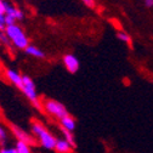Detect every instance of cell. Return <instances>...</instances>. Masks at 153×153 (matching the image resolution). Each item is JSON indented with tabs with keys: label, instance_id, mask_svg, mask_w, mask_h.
<instances>
[{
	"label": "cell",
	"instance_id": "cell-5",
	"mask_svg": "<svg viewBox=\"0 0 153 153\" xmlns=\"http://www.w3.org/2000/svg\"><path fill=\"white\" fill-rule=\"evenodd\" d=\"M63 65L69 73H76L79 71V60L72 53L63 56Z\"/></svg>",
	"mask_w": 153,
	"mask_h": 153
},
{
	"label": "cell",
	"instance_id": "cell-11",
	"mask_svg": "<svg viewBox=\"0 0 153 153\" xmlns=\"http://www.w3.org/2000/svg\"><path fill=\"white\" fill-rule=\"evenodd\" d=\"M61 125H62L63 129H66L71 132H73L75 130V120L73 119V117L69 116V114L61 119Z\"/></svg>",
	"mask_w": 153,
	"mask_h": 153
},
{
	"label": "cell",
	"instance_id": "cell-12",
	"mask_svg": "<svg viewBox=\"0 0 153 153\" xmlns=\"http://www.w3.org/2000/svg\"><path fill=\"white\" fill-rule=\"evenodd\" d=\"M15 148H16L17 153H32V151L29 148V145H27L25 142H21V141H17Z\"/></svg>",
	"mask_w": 153,
	"mask_h": 153
},
{
	"label": "cell",
	"instance_id": "cell-4",
	"mask_svg": "<svg viewBox=\"0 0 153 153\" xmlns=\"http://www.w3.org/2000/svg\"><path fill=\"white\" fill-rule=\"evenodd\" d=\"M22 82H23V86H22V91L27 96L28 100H30L33 102V105L38 108H40L39 101H38V94H36V89L34 85V82L29 78L28 75H22Z\"/></svg>",
	"mask_w": 153,
	"mask_h": 153
},
{
	"label": "cell",
	"instance_id": "cell-1",
	"mask_svg": "<svg viewBox=\"0 0 153 153\" xmlns=\"http://www.w3.org/2000/svg\"><path fill=\"white\" fill-rule=\"evenodd\" d=\"M5 33L9 36V39L11 40V43L15 45V48L25 50L29 45L28 38H27L26 33L23 32V29L20 26H17V25L6 26L5 27Z\"/></svg>",
	"mask_w": 153,
	"mask_h": 153
},
{
	"label": "cell",
	"instance_id": "cell-20",
	"mask_svg": "<svg viewBox=\"0 0 153 153\" xmlns=\"http://www.w3.org/2000/svg\"><path fill=\"white\" fill-rule=\"evenodd\" d=\"M0 153H17L16 148H4L0 151Z\"/></svg>",
	"mask_w": 153,
	"mask_h": 153
},
{
	"label": "cell",
	"instance_id": "cell-19",
	"mask_svg": "<svg viewBox=\"0 0 153 153\" xmlns=\"http://www.w3.org/2000/svg\"><path fill=\"white\" fill-rule=\"evenodd\" d=\"M82 1L90 9H94L95 7V0H82Z\"/></svg>",
	"mask_w": 153,
	"mask_h": 153
},
{
	"label": "cell",
	"instance_id": "cell-3",
	"mask_svg": "<svg viewBox=\"0 0 153 153\" xmlns=\"http://www.w3.org/2000/svg\"><path fill=\"white\" fill-rule=\"evenodd\" d=\"M44 108L45 111L51 114L52 117L57 118V119H62L63 117L68 116V111L67 108L59 101H55V100H46L44 102Z\"/></svg>",
	"mask_w": 153,
	"mask_h": 153
},
{
	"label": "cell",
	"instance_id": "cell-18",
	"mask_svg": "<svg viewBox=\"0 0 153 153\" xmlns=\"http://www.w3.org/2000/svg\"><path fill=\"white\" fill-rule=\"evenodd\" d=\"M5 141H6V132L1 126H0V143H4Z\"/></svg>",
	"mask_w": 153,
	"mask_h": 153
},
{
	"label": "cell",
	"instance_id": "cell-2",
	"mask_svg": "<svg viewBox=\"0 0 153 153\" xmlns=\"http://www.w3.org/2000/svg\"><path fill=\"white\" fill-rule=\"evenodd\" d=\"M32 131H33L34 135L39 139V141H40V143H42V146L44 148H46V149H55L57 139H55L40 123H34L32 125Z\"/></svg>",
	"mask_w": 153,
	"mask_h": 153
},
{
	"label": "cell",
	"instance_id": "cell-22",
	"mask_svg": "<svg viewBox=\"0 0 153 153\" xmlns=\"http://www.w3.org/2000/svg\"><path fill=\"white\" fill-rule=\"evenodd\" d=\"M5 22L4 21H1V20H0V30H3V29H5Z\"/></svg>",
	"mask_w": 153,
	"mask_h": 153
},
{
	"label": "cell",
	"instance_id": "cell-9",
	"mask_svg": "<svg viewBox=\"0 0 153 153\" xmlns=\"http://www.w3.org/2000/svg\"><path fill=\"white\" fill-rule=\"evenodd\" d=\"M55 149L57 153H71L73 147L66 141V140H57L56 141V146Z\"/></svg>",
	"mask_w": 153,
	"mask_h": 153
},
{
	"label": "cell",
	"instance_id": "cell-14",
	"mask_svg": "<svg viewBox=\"0 0 153 153\" xmlns=\"http://www.w3.org/2000/svg\"><path fill=\"white\" fill-rule=\"evenodd\" d=\"M117 36H118V39L126 43V44H130L131 43V38L129 36V34H126L125 32H118L117 33Z\"/></svg>",
	"mask_w": 153,
	"mask_h": 153
},
{
	"label": "cell",
	"instance_id": "cell-7",
	"mask_svg": "<svg viewBox=\"0 0 153 153\" xmlns=\"http://www.w3.org/2000/svg\"><path fill=\"white\" fill-rule=\"evenodd\" d=\"M5 15H10V16H12L16 21H17V20H18V21H20V20H23V17H25V13H23L20 9H17V7L10 5V4L6 3V1H5Z\"/></svg>",
	"mask_w": 153,
	"mask_h": 153
},
{
	"label": "cell",
	"instance_id": "cell-16",
	"mask_svg": "<svg viewBox=\"0 0 153 153\" xmlns=\"http://www.w3.org/2000/svg\"><path fill=\"white\" fill-rule=\"evenodd\" d=\"M0 20L5 22V1L0 0Z\"/></svg>",
	"mask_w": 153,
	"mask_h": 153
},
{
	"label": "cell",
	"instance_id": "cell-6",
	"mask_svg": "<svg viewBox=\"0 0 153 153\" xmlns=\"http://www.w3.org/2000/svg\"><path fill=\"white\" fill-rule=\"evenodd\" d=\"M12 132H13V135L17 137L18 141H21V142H25L27 145H30V143H34V139L29 135V134H27L26 131H23L22 129L20 128H17V126H12Z\"/></svg>",
	"mask_w": 153,
	"mask_h": 153
},
{
	"label": "cell",
	"instance_id": "cell-8",
	"mask_svg": "<svg viewBox=\"0 0 153 153\" xmlns=\"http://www.w3.org/2000/svg\"><path fill=\"white\" fill-rule=\"evenodd\" d=\"M6 75H7V78L10 79V82L16 85L17 88H20L22 89L23 86V82H22V75H20V73L13 71V69H7L6 71Z\"/></svg>",
	"mask_w": 153,
	"mask_h": 153
},
{
	"label": "cell",
	"instance_id": "cell-10",
	"mask_svg": "<svg viewBox=\"0 0 153 153\" xmlns=\"http://www.w3.org/2000/svg\"><path fill=\"white\" fill-rule=\"evenodd\" d=\"M25 52L32 57H35V59H44L45 57V53L44 51H42L39 48H36L34 45H28L26 49H25Z\"/></svg>",
	"mask_w": 153,
	"mask_h": 153
},
{
	"label": "cell",
	"instance_id": "cell-13",
	"mask_svg": "<svg viewBox=\"0 0 153 153\" xmlns=\"http://www.w3.org/2000/svg\"><path fill=\"white\" fill-rule=\"evenodd\" d=\"M62 134H63V136H65V140H66L73 148H75V141H74L73 132H71V131H68V130H66V129L62 128Z\"/></svg>",
	"mask_w": 153,
	"mask_h": 153
},
{
	"label": "cell",
	"instance_id": "cell-17",
	"mask_svg": "<svg viewBox=\"0 0 153 153\" xmlns=\"http://www.w3.org/2000/svg\"><path fill=\"white\" fill-rule=\"evenodd\" d=\"M12 25H16V20L10 15H5V26H12Z\"/></svg>",
	"mask_w": 153,
	"mask_h": 153
},
{
	"label": "cell",
	"instance_id": "cell-15",
	"mask_svg": "<svg viewBox=\"0 0 153 153\" xmlns=\"http://www.w3.org/2000/svg\"><path fill=\"white\" fill-rule=\"evenodd\" d=\"M0 43H3L4 45H10V43H11V40L6 35L5 30H0Z\"/></svg>",
	"mask_w": 153,
	"mask_h": 153
},
{
	"label": "cell",
	"instance_id": "cell-21",
	"mask_svg": "<svg viewBox=\"0 0 153 153\" xmlns=\"http://www.w3.org/2000/svg\"><path fill=\"white\" fill-rule=\"evenodd\" d=\"M142 1H143L146 7H148V9L153 7V0H142Z\"/></svg>",
	"mask_w": 153,
	"mask_h": 153
}]
</instances>
